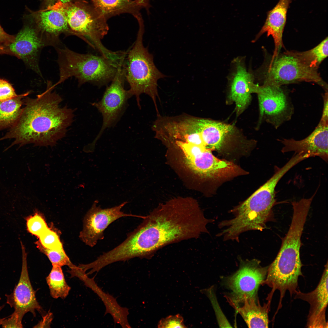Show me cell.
I'll return each instance as SVG.
<instances>
[{"label": "cell", "instance_id": "6da1fadb", "mask_svg": "<svg viewBox=\"0 0 328 328\" xmlns=\"http://www.w3.org/2000/svg\"><path fill=\"white\" fill-rule=\"evenodd\" d=\"M143 219L126 243L132 255L148 259L167 245L208 233L207 225L214 221L205 217L195 200L182 198L160 205Z\"/></svg>", "mask_w": 328, "mask_h": 328}, {"label": "cell", "instance_id": "7a4b0ae2", "mask_svg": "<svg viewBox=\"0 0 328 328\" xmlns=\"http://www.w3.org/2000/svg\"><path fill=\"white\" fill-rule=\"evenodd\" d=\"M46 90L35 98L23 99L22 108L18 120L0 141L14 139L5 150L14 145L19 147L28 144L34 146H52L65 136L74 118L73 110L61 107V97L53 90L50 80Z\"/></svg>", "mask_w": 328, "mask_h": 328}, {"label": "cell", "instance_id": "3957f363", "mask_svg": "<svg viewBox=\"0 0 328 328\" xmlns=\"http://www.w3.org/2000/svg\"><path fill=\"white\" fill-rule=\"evenodd\" d=\"M43 9L60 12L67 21L70 35L82 39L105 58L111 60L116 58V52L107 49L101 42L109 30L107 20L92 4L84 0H74L58 2Z\"/></svg>", "mask_w": 328, "mask_h": 328}, {"label": "cell", "instance_id": "277c9868", "mask_svg": "<svg viewBox=\"0 0 328 328\" xmlns=\"http://www.w3.org/2000/svg\"><path fill=\"white\" fill-rule=\"evenodd\" d=\"M55 48L60 73L59 80L54 84L55 87L73 77L77 80L80 86L90 83L102 86L112 81L122 63L102 56L78 53L65 46Z\"/></svg>", "mask_w": 328, "mask_h": 328}, {"label": "cell", "instance_id": "5b68a950", "mask_svg": "<svg viewBox=\"0 0 328 328\" xmlns=\"http://www.w3.org/2000/svg\"><path fill=\"white\" fill-rule=\"evenodd\" d=\"M289 170V167L284 165L248 198L230 211L233 217L228 220L227 223L234 233L240 235L248 231H262L265 228L275 202L276 186Z\"/></svg>", "mask_w": 328, "mask_h": 328}, {"label": "cell", "instance_id": "8992f818", "mask_svg": "<svg viewBox=\"0 0 328 328\" xmlns=\"http://www.w3.org/2000/svg\"><path fill=\"white\" fill-rule=\"evenodd\" d=\"M144 28L139 27L136 40L128 53L125 78L130 87L128 93L131 97L135 96L139 108L141 107L140 95L145 94L151 98L158 114L157 81L159 79L167 76L157 68L154 62L153 55L149 52L148 48L144 46Z\"/></svg>", "mask_w": 328, "mask_h": 328}, {"label": "cell", "instance_id": "52a82bcc", "mask_svg": "<svg viewBox=\"0 0 328 328\" xmlns=\"http://www.w3.org/2000/svg\"><path fill=\"white\" fill-rule=\"evenodd\" d=\"M263 84L282 85L301 81L312 82L322 87L325 91L328 86L318 69L312 67L293 54L291 51L272 56L262 72Z\"/></svg>", "mask_w": 328, "mask_h": 328}, {"label": "cell", "instance_id": "ba28073f", "mask_svg": "<svg viewBox=\"0 0 328 328\" xmlns=\"http://www.w3.org/2000/svg\"><path fill=\"white\" fill-rule=\"evenodd\" d=\"M177 145L183 153L187 165L202 177L219 180L241 173V170L237 165L217 158L210 149L183 142H178Z\"/></svg>", "mask_w": 328, "mask_h": 328}, {"label": "cell", "instance_id": "9c48e42d", "mask_svg": "<svg viewBox=\"0 0 328 328\" xmlns=\"http://www.w3.org/2000/svg\"><path fill=\"white\" fill-rule=\"evenodd\" d=\"M152 129L155 138L171 143L179 141L201 146L200 118L187 114L175 116L160 114L153 123Z\"/></svg>", "mask_w": 328, "mask_h": 328}, {"label": "cell", "instance_id": "30bf717a", "mask_svg": "<svg viewBox=\"0 0 328 328\" xmlns=\"http://www.w3.org/2000/svg\"><path fill=\"white\" fill-rule=\"evenodd\" d=\"M126 67L120 65L117 73L109 86L107 87L102 99L92 104L102 114L103 121L99 133L93 144L100 137L106 128L117 123L125 109L128 99L131 96L124 87Z\"/></svg>", "mask_w": 328, "mask_h": 328}, {"label": "cell", "instance_id": "8fae6325", "mask_svg": "<svg viewBox=\"0 0 328 328\" xmlns=\"http://www.w3.org/2000/svg\"><path fill=\"white\" fill-rule=\"evenodd\" d=\"M256 93L259 104V124L265 120L277 129L291 119L294 108L281 86L270 84L259 85Z\"/></svg>", "mask_w": 328, "mask_h": 328}, {"label": "cell", "instance_id": "7c38bea8", "mask_svg": "<svg viewBox=\"0 0 328 328\" xmlns=\"http://www.w3.org/2000/svg\"><path fill=\"white\" fill-rule=\"evenodd\" d=\"M268 268L262 267L256 259H240L238 270L226 280L232 294V296L227 299L233 307L243 302L244 297L257 298L258 287L266 277Z\"/></svg>", "mask_w": 328, "mask_h": 328}, {"label": "cell", "instance_id": "4fadbf2b", "mask_svg": "<svg viewBox=\"0 0 328 328\" xmlns=\"http://www.w3.org/2000/svg\"><path fill=\"white\" fill-rule=\"evenodd\" d=\"M95 200L85 215L83 228L80 237L86 245L93 247L99 240L104 238V232L111 224L124 217H132L143 218L144 216L124 213L121 209L127 203L125 202L112 207L102 208Z\"/></svg>", "mask_w": 328, "mask_h": 328}, {"label": "cell", "instance_id": "5bb4252c", "mask_svg": "<svg viewBox=\"0 0 328 328\" xmlns=\"http://www.w3.org/2000/svg\"><path fill=\"white\" fill-rule=\"evenodd\" d=\"M22 29L15 36L13 41L5 47L7 53H12L22 60L26 65L42 77L39 67L40 54L46 46L34 25L27 16Z\"/></svg>", "mask_w": 328, "mask_h": 328}, {"label": "cell", "instance_id": "9a60e30c", "mask_svg": "<svg viewBox=\"0 0 328 328\" xmlns=\"http://www.w3.org/2000/svg\"><path fill=\"white\" fill-rule=\"evenodd\" d=\"M22 250V270L19 282L13 292L7 295V303L14 309L12 313L22 322L25 315L28 312L36 316V311L40 313L42 308L37 301L35 292L32 285L28 270L27 254L21 243Z\"/></svg>", "mask_w": 328, "mask_h": 328}, {"label": "cell", "instance_id": "2e32d148", "mask_svg": "<svg viewBox=\"0 0 328 328\" xmlns=\"http://www.w3.org/2000/svg\"><path fill=\"white\" fill-rule=\"evenodd\" d=\"M28 10L29 14L27 16L33 23L46 46H61L60 35H70L67 21L60 12L53 10Z\"/></svg>", "mask_w": 328, "mask_h": 328}, {"label": "cell", "instance_id": "e0dca14e", "mask_svg": "<svg viewBox=\"0 0 328 328\" xmlns=\"http://www.w3.org/2000/svg\"><path fill=\"white\" fill-rule=\"evenodd\" d=\"M328 123L320 120L313 131L307 137L301 140L293 138L280 140L283 145L282 153L294 152L309 157L318 156L328 160Z\"/></svg>", "mask_w": 328, "mask_h": 328}, {"label": "cell", "instance_id": "ac0fdd59", "mask_svg": "<svg viewBox=\"0 0 328 328\" xmlns=\"http://www.w3.org/2000/svg\"><path fill=\"white\" fill-rule=\"evenodd\" d=\"M328 265L325 267L320 282L313 291L307 293L298 290L295 298L308 302L310 307L307 326L309 328H328L326 311L328 304Z\"/></svg>", "mask_w": 328, "mask_h": 328}, {"label": "cell", "instance_id": "d6986e66", "mask_svg": "<svg viewBox=\"0 0 328 328\" xmlns=\"http://www.w3.org/2000/svg\"><path fill=\"white\" fill-rule=\"evenodd\" d=\"M235 70L230 84L229 99L234 102L237 116L241 114L251 102V94L256 93L258 84H255L253 75L248 72L240 60H235Z\"/></svg>", "mask_w": 328, "mask_h": 328}, {"label": "cell", "instance_id": "ffe728a7", "mask_svg": "<svg viewBox=\"0 0 328 328\" xmlns=\"http://www.w3.org/2000/svg\"><path fill=\"white\" fill-rule=\"evenodd\" d=\"M291 0H279L269 11L265 23L257 35L258 39L265 33L273 37L274 49L272 56L277 55L283 46V33L285 25L287 13Z\"/></svg>", "mask_w": 328, "mask_h": 328}, {"label": "cell", "instance_id": "44dd1931", "mask_svg": "<svg viewBox=\"0 0 328 328\" xmlns=\"http://www.w3.org/2000/svg\"><path fill=\"white\" fill-rule=\"evenodd\" d=\"M271 301H268L262 306L258 298H243L242 306L234 308L241 316L249 328H268V314L270 309Z\"/></svg>", "mask_w": 328, "mask_h": 328}, {"label": "cell", "instance_id": "7402d4cb", "mask_svg": "<svg viewBox=\"0 0 328 328\" xmlns=\"http://www.w3.org/2000/svg\"><path fill=\"white\" fill-rule=\"evenodd\" d=\"M96 10L107 20L125 13L132 15L139 23L143 22L140 10L142 8L136 0H91Z\"/></svg>", "mask_w": 328, "mask_h": 328}, {"label": "cell", "instance_id": "603a6c76", "mask_svg": "<svg viewBox=\"0 0 328 328\" xmlns=\"http://www.w3.org/2000/svg\"><path fill=\"white\" fill-rule=\"evenodd\" d=\"M30 93L27 92L11 99L0 101V130L12 127L17 121L22 110L23 99Z\"/></svg>", "mask_w": 328, "mask_h": 328}, {"label": "cell", "instance_id": "cb8c5ba5", "mask_svg": "<svg viewBox=\"0 0 328 328\" xmlns=\"http://www.w3.org/2000/svg\"><path fill=\"white\" fill-rule=\"evenodd\" d=\"M92 290L101 299L106 308L104 315L109 313L112 316L115 324H119L124 328H131L128 320V309L121 307L116 299L111 295L104 292L97 285Z\"/></svg>", "mask_w": 328, "mask_h": 328}, {"label": "cell", "instance_id": "d4e9b609", "mask_svg": "<svg viewBox=\"0 0 328 328\" xmlns=\"http://www.w3.org/2000/svg\"><path fill=\"white\" fill-rule=\"evenodd\" d=\"M46 280L51 296L54 299L65 298L70 290L67 283L61 267L53 265Z\"/></svg>", "mask_w": 328, "mask_h": 328}, {"label": "cell", "instance_id": "484cf974", "mask_svg": "<svg viewBox=\"0 0 328 328\" xmlns=\"http://www.w3.org/2000/svg\"><path fill=\"white\" fill-rule=\"evenodd\" d=\"M327 37L313 48L303 52L291 51L310 67L318 69L322 61L328 56V41Z\"/></svg>", "mask_w": 328, "mask_h": 328}, {"label": "cell", "instance_id": "4316f807", "mask_svg": "<svg viewBox=\"0 0 328 328\" xmlns=\"http://www.w3.org/2000/svg\"><path fill=\"white\" fill-rule=\"evenodd\" d=\"M36 244L37 247L48 258L53 265H56L62 267L67 266L71 269L70 272H73L77 268V267L73 265L71 262L64 250L61 251L51 250L43 247L39 241Z\"/></svg>", "mask_w": 328, "mask_h": 328}, {"label": "cell", "instance_id": "83f0119b", "mask_svg": "<svg viewBox=\"0 0 328 328\" xmlns=\"http://www.w3.org/2000/svg\"><path fill=\"white\" fill-rule=\"evenodd\" d=\"M38 237L41 244L45 248L58 251L64 250L58 235L49 228Z\"/></svg>", "mask_w": 328, "mask_h": 328}, {"label": "cell", "instance_id": "f1b7e54d", "mask_svg": "<svg viewBox=\"0 0 328 328\" xmlns=\"http://www.w3.org/2000/svg\"><path fill=\"white\" fill-rule=\"evenodd\" d=\"M26 226L29 232L38 237L49 228L43 217L37 213L27 218Z\"/></svg>", "mask_w": 328, "mask_h": 328}, {"label": "cell", "instance_id": "f546056e", "mask_svg": "<svg viewBox=\"0 0 328 328\" xmlns=\"http://www.w3.org/2000/svg\"><path fill=\"white\" fill-rule=\"evenodd\" d=\"M158 328H186L183 317L179 314L170 315L162 318L158 324Z\"/></svg>", "mask_w": 328, "mask_h": 328}, {"label": "cell", "instance_id": "4dcf8cb0", "mask_svg": "<svg viewBox=\"0 0 328 328\" xmlns=\"http://www.w3.org/2000/svg\"><path fill=\"white\" fill-rule=\"evenodd\" d=\"M18 95L8 82L0 79V101L9 100Z\"/></svg>", "mask_w": 328, "mask_h": 328}, {"label": "cell", "instance_id": "1f68e13d", "mask_svg": "<svg viewBox=\"0 0 328 328\" xmlns=\"http://www.w3.org/2000/svg\"><path fill=\"white\" fill-rule=\"evenodd\" d=\"M0 325L4 328L22 327V323L12 314L7 318L0 319Z\"/></svg>", "mask_w": 328, "mask_h": 328}, {"label": "cell", "instance_id": "d6a6232c", "mask_svg": "<svg viewBox=\"0 0 328 328\" xmlns=\"http://www.w3.org/2000/svg\"><path fill=\"white\" fill-rule=\"evenodd\" d=\"M14 37L5 32L0 24V45L7 46L13 41Z\"/></svg>", "mask_w": 328, "mask_h": 328}, {"label": "cell", "instance_id": "836d02e7", "mask_svg": "<svg viewBox=\"0 0 328 328\" xmlns=\"http://www.w3.org/2000/svg\"><path fill=\"white\" fill-rule=\"evenodd\" d=\"M323 106L322 117L320 121L328 122V92L326 91L323 96Z\"/></svg>", "mask_w": 328, "mask_h": 328}, {"label": "cell", "instance_id": "e575fe53", "mask_svg": "<svg viewBox=\"0 0 328 328\" xmlns=\"http://www.w3.org/2000/svg\"><path fill=\"white\" fill-rule=\"evenodd\" d=\"M73 0H43L42 6L41 9H44L47 7L53 5L58 2L66 3Z\"/></svg>", "mask_w": 328, "mask_h": 328}, {"label": "cell", "instance_id": "d590c367", "mask_svg": "<svg viewBox=\"0 0 328 328\" xmlns=\"http://www.w3.org/2000/svg\"><path fill=\"white\" fill-rule=\"evenodd\" d=\"M143 8H145L147 12H149V9L150 5V0H136Z\"/></svg>", "mask_w": 328, "mask_h": 328}, {"label": "cell", "instance_id": "8d00e7d4", "mask_svg": "<svg viewBox=\"0 0 328 328\" xmlns=\"http://www.w3.org/2000/svg\"><path fill=\"white\" fill-rule=\"evenodd\" d=\"M6 53L5 47L1 45H0V53Z\"/></svg>", "mask_w": 328, "mask_h": 328}, {"label": "cell", "instance_id": "74e56055", "mask_svg": "<svg viewBox=\"0 0 328 328\" xmlns=\"http://www.w3.org/2000/svg\"><path fill=\"white\" fill-rule=\"evenodd\" d=\"M0 299H1V298H0ZM3 306H2L0 307V311H1V310L3 308Z\"/></svg>", "mask_w": 328, "mask_h": 328}]
</instances>
